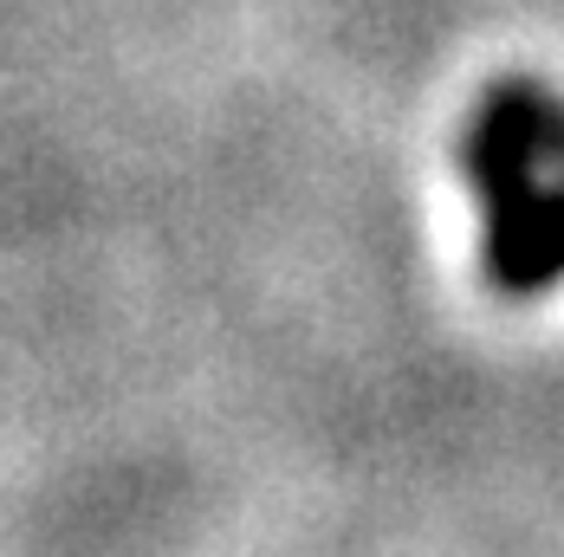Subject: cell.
I'll list each match as a JSON object with an SVG mask.
<instances>
[{
  "mask_svg": "<svg viewBox=\"0 0 564 557\" xmlns=\"http://www.w3.org/2000/svg\"><path fill=\"white\" fill-rule=\"evenodd\" d=\"M460 163L487 215V273L500 292H545L564 278V98L507 78L474 117Z\"/></svg>",
  "mask_w": 564,
  "mask_h": 557,
  "instance_id": "6da1fadb",
  "label": "cell"
}]
</instances>
